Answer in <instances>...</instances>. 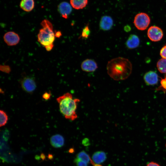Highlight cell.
Masks as SVG:
<instances>
[{
  "mask_svg": "<svg viewBox=\"0 0 166 166\" xmlns=\"http://www.w3.org/2000/svg\"><path fill=\"white\" fill-rule=\"evenodd\" d=\"M3 39L8 45L13 46L18 43L20 38L19 35L15 32L9 31L4 34Z\"/></svg>",
  "mask_w": 166,
  "mask_h": 166,
  "instance_id": "cell-7",
  "label": "cell"
},
{
  "mask_svg": "<svg viewBox=\"0 0 166 166\" xmlns=\"http://www.w3.org/2000/svg\"><path fill=\"white\" fill-rule=\"evenodd\" d=\"M160 55L162 58L166 59V44L161 49Z\"/></svg>",
  "mask_w": 166,
  "mask_h": 166,
  "instance_id": "cell-23",
  "label": "cell"
},
{
  "mask_svg": "<svg viewBox=\"0 0 166 166\" xmlns=\"http://www.w3.org/2000/svg\"><path fill=\"white\" fill-rule=\"evenodd\" d=\"M76 158L84 161L87 164L93 161L89 155L84 151H82L79 153L77 156Z\"/></svg>",
  "mask_w": 166,
  "mask_h": 166,
  "instance_id": "cell-17",
  "label": "cell"
},
{
  "mask_svg": "<svg viewBox=\"0 0 166 166\" xmlns=\"http://www.w3.org/2000/svg\"><path fill=\"white\" fill-rule=\"evenodd\" d=\"M144 79L145 82L148 85H153L156 84L158 81V76L155 72L149 71L144 74Z\"/></svg>",
  "mask_w": 166,
  "mask_h": 166,
  "instance_id": "cell-11",
  "label": "cell"
},
{
  "mask_svg": "<svg viewBox=\"0 0 166 166\" xmlns=\"http://www.w3.org/2000/svg\"><path fill=\"white\" fill-rule=\"evenodd\" d=\"M51 97L50 92H45L42 95V98L45 100H49Z\"/></svg>",
  "mask_w": 166,
  "mask_h": 166,
  "instance_id": "cell-24",
  "label": "cell"
},
{
  "mask_svg": "<svg viewBox=\"0 0 166 166\" xmlns=\"http://www.w3.org/2000/svg\"><path fill=\"white\" fill-rule=\"evenodd\" d=\"M147 35L151 41L156 42L160 41L162 38L163 33L160 28L156 26H152L148 29Z\"/></svg>",
  "mask_w": 166,
  "mask_h": 166,
  "instance_id": "cell-6",
  "label": "cell"
},
{
  "mask_svg": "<svg viewBox=\"0 0 166 166\" xmlns=\"http://www.w3.org/2000/svg\"><path fill=\"white\" fill-rule=\"evenodd\" d=\"M51 145L55 148H59L63 146L64 144V139L63 136L59 134H57L52 136L50 139Z\"/></svg>",
  "mask_w": 166,
  "mask_h": 166,
  "instance_id": "cell-12",
  "label": "cell"
},
{
  "mask_svg": "<svg viewBox=\"0 0 166 166\" xmlns=\"http://www.w3.org/2000/svg\"><path fill=\"white\" fill-rule=\"evenodd\" d=\"M34 0H21L20 3V7L24 11L30 12L34 9Z\"/></svg>",
  "mask_w": 166,
  "mask_h": 166,
  "instance_id": "cell-14",
  "label": "cell"
},
{
  "mask_svg": "<svg viewBox=\"0 0 166 166\" xmlns=\"http://www.w3.org/2000/svg\"><path fill=\"white\" fill-rule=\"evenodd\" d=\"M93 165V166H102L99 164H97L95 163Z\"/></svg>",
  "mask_w": 166,
  "mask_h": 166,
  "instance_id": "cell-30",
  "label": "cell"
},
{
  "mask_svg": "<svg viewBox=\"0 0 166 166\" xmlns=\"http://www.w3.org/2000/svg\"><path fill=\"white\" fill-rule=\"evenodd\" d=\"M74 162L76 164L77 166H88V164L87 163L76 158L74 160Z\"/></svg>",
  "mask_w": 166,
  "mask_h": 166,
  "instance_id": "cell-22",
  "label": "cell"
},
{
  "mask_svg": "<svg viewBox=\"0 0 166 166\" xmlns=\"http://www.w3.org/2000/svg\"><path fill=\"white\" fill-rule=\"evenodd\" d=\"M82 144L85 146H87L89 144V141L88 139H85L83 140Z\"/></svg>",
  "mask_w": 166,
  "mask_h": 166,
  "instance_id": "cell-26",
  "label": "cell"
},
{
  "mask_svg": "<svg viewBox=\"0 0 166 166\" xmlns=\"http://www.w3.org/2000/svg\"><path fill=\"white\" fill-rule=\"evenodd\" d=\"M124 29L125 31L128 32L130 30L131 28L130 26L127 25L124 26Z\"/></svg>",
  "mask_w": 166,
  "mask_h": 166,
  "instance_id": "cell-27",
  "label": "cell"
},
{
  "mask_svg": "<svg viewBox=\"0 0 166 166\" xmlns=\"http://www.w3.org/2000/svg\"><path fill=\"white\" fill-rule=\"evenodd\" d=\"M56 100L61 113L66 119L73 121L77 118L76 110L79 99L73 98L71 93H67L58 97Z\"/></svg>",
  "mask_w": 166,
  "mask_h": 166,
  "instance_id": "cell-2",
  "label": "cell"
},
{
  "mask_svg": "<svg viewBox=\"0 0 166 166\" xmlns=\"http://www.w3.org/2000/svg\"><path fill=\"white\" fill-rule=\"evenodd\" d=\"M107 72L109 76L114 80H125L130 75L132 65L127 59L118 57L109 61L107 65Z\"/></svg>",
  "mask_w": 166,
  "mask_h": 166,
  "instance_id": "cell-1",
  "label": "cell"
},
{
  "mask_svg": "<svg viewBox=\"0 0 166 166\" xmlns=\"http://www.w3.org/2000/svg\"><path fill=\"white\" fill-rule=\"evenodd\" d=\"M92 160L95 163L100 164L105 161L106 159V153L103 151H97L93 155Z\"/></svg>",
  "mask_w": 166,
  "mask_h": 166,
  "instance_id": "cell-15",
  "label": "cell"
},
{
  "mask_svg": "<svg viewBox=\"0 0 166 166\" xmlns=\"http://www.w3.org/2000/svg\"><path fill=\"white\" fill-rule=\"evenodd\" d=\"M72 7L68 3L63 2L59 4L58 10L59 13L63 18H67L72 11Z\"/></svg>",
  "mask_w": 166,
  "mask_h": 166,
  "instance_id": "cell-10",
  "label": "cell"
},
{
  "mask_svg": "<svg viewBox=\"0 0 166 166\" xmlns=\"http://www.w3.org/2000/svg\"><path fill=\"white\" fill-rule=\"evenodd\" d=\"M20 83L22 89L29 93H33L37 87L34 79L29 76L23 77L21 80Z\"/></svg>",
  "mask_w": 166,
  "mask_h": 166,
  "instance_id": "cell-5",
  "label": "cell"
},
{
  "mask_svg": "<svg viewBox=\"0 0 166 166\" xmlns=\"http://www.w3.org/2000/svg\"><path fill=\"white\" fill-rule=\"evenodd\" d=\"M0 126L1 127L6 124L8 120V116L6 113L2 110L0 111Z\"/></svg>",
  "mask_w": 166,
  "mask_h": 166,
  "instance_id": "cell-19",
  "label": "cell"
},
{
  "mask_svg": "<svg viewBox=\"0 0 166 166\" xmlns=\"http://www.w3.org/2000/svg\"><path fill=\"white\" fill-rule=\"evenodd\" d=\"M53 45H50L45 47L46 50L48 51H49L51 50L53 48Z\"/></svg>",
  "mask_w": 166,
  "mask_h": 166,
  "instance_id": "cell-28",
  "label": "cell"
},
{
  "mask_svg": "<svg viewBox=\"0 0 166 166\" xmlns=\"http://www.w3.org/2000/svg\"><path fill=\"white\" fill-rule=\"evenodd\" d=\"M88 2V0H70V4L72 7L77 10L84 8Z\"/></svg>",
  "mask_w": 166,
  "mask_h": 166,
  "instance_id": "cell-16",
  "label": "cell"
},
{
  "mask_svg": "<svg viewBox=\"0 0 166 166\" xmlns=\"http://www.w3.org/2000/svg\"><path fill=\"white\" fill-rule=\"evenodd\" d=\"M140 42V39L137 35L131 34L127 40L125 44L128 49H133L137 47Z\"/></svg>",
  "mask_w": 166,
  "mask_h": 166,
  "instance_id": "cell-13",
  "label": "cell"
},
{
  "mask_svg": "<svg viewBox=\"0 0 166 166\" xmlns=\"http://www.w3.org/2000/svg\"><path fill=\"white\" fill-rule=\"evenodd\" d=\"M156 66L160 73H166V59L162 58L159 60L157 63Z\"/></svg>",
  "mask_w": 166,
  "mask_h": 166,
  "instance_id": "cell-18",
  "label": "cell"
},
{
  "mask_svg": "<svg viewBox=\"0 0 166 166\" xmlns=\"http://www.w3.org/2000/svg\"><path fill=\"white\" fill-rule=\"evenodd\" d=\"M41 25L42 28L38 35V41L45 47L53 45L55 35L52 24L48 20L44 19L42 22Z\"/></svg>",
  "mask_w": 166,
  "mask_h": 166,
  "instance_id": "cell-3",
  "label": "cell"
},
{
  "mask_svg": "<svg viewBox=\"0 0 166 166\" xmlns=\"http://www.w3.org/2000/svg\"><path fill=\"white\" fill-rule=\"evenodd\" d=\"M150 22V18L147 14L144 13H140L135 16L133 23L137 29L143 30L147 29Z\"/></svg>",
  "mask_w": 166,
  "mask_h": 166,
  "instance_id": "cell-4",
  "label": "cell"
},
{
  "mask_svg": "<svg viewBox=\"0 0 166 166\" xmlns=\"http://www.w3.org/2000/svg\"><path fill=\"white\" fill-rule=\"evenodd\" d=\"M91 31L90 30L89 24H87L83 29L81 34L79 37V38H81L83 39H87L89 36Z\"/></svg>",
  "mask_w": 166,
  "mask_h": 166,
  "instance_id": "cell-20",
  "label": "cell"
},
{
  "mask_svg": "<svg viewBox=\"0 0 166 166\" xmlns=\"http://www.w3.org/2000/svg\"><path fill=\"white\" fill-rule=\"evenodd\" d=\"M146 166H160V165L154 161H151L148 163Z\"/></svg>",
  "mask_w": 166,
  "mask_h": 166,
  "instance_id": "cell-25",
  "label": "cell"
},
{
  "mask_svg": "<svg viewBox=\"0 0 166 166\" xmlns=\"http://www.w3.org/2000/svg\"><path fill=\"white\" fill-rule=\"evenodd\" d=\"M113 21L112 18L109 16H102L99 23L100 29L103 31H107L110 30L112 27Z\"/></svg>",
  "mask_w": 166,
  "mask_h": 166,
  "instance_id": "cell-9",
  "label": "cell"
},
{
  "mask_svg": "<svg viewBox=\"0 0 166 166\" xmlns=\"http://www.w3.org/2000/svg\"><path fill=\"white\" fill-rule=\"evenodd\" d=\"M61 35V34L60 31H57L56 34L55 36L57 37H60Z\"/></svg>",
  "mask_w": 166,
  "mask_h": 166,
  "instance_id": "cell-29",
  "label": "cell"
},
{
  "mask_svg": "<svg viewBox=\"0 0 166 166\" xmlns=\"http://www.w3.org/2000/svg\"><path fill=\"white\" fill-rule=\"evenodd\" d=\"M160 85L156 89V90H161L165 93L166 91V75L164 78H161Z\"/></svg>",
  "mask_w": 166,
  "mask_h": 166,
  "instance_id": "cell-21",
  "label": "cell"
},
{
  "mask_svg": "<svg viewBox=\"0 0 166 166\" xmlns=\"http://www.w3.org/2000/svg\"><path fill=\"white\" fill-rule=\"evenodd\" d=\"M81 68L84 71L90 72L94 71L98 68L97 65L93 60L87 59L83 61L81 64Z\"/></svg>",
  "mask_w": 166,
  "mask_h": 166,
  "instance_id": "cell-8",
  "label": "cell"
}]
</instances>
